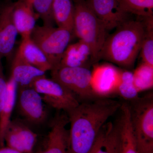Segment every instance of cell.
Instances as JSON below:
<instances>
[{
    "instance_id": "6da1fadb",
    "label": "cell",
    "mask_w": 153,
    "mask_h": 153,
    "mask_svg": "<svg viewBox=\"0 0 153 153\" xmlns=\"http://www.w3.org/2000/svg\"><path fill=\"white\" fill-rule=\"evenodd\" d=\"M122 104L108 97H97L80 102L67 113L70 124L68 153H90L103 126Z\"/></svg>"
},
{
    "instance_id": "7a4b0ae2",
    "label": "cell",
    "mask_w": 153,
    "mask_h": 153,
    "mask_svg": "<svg viewBox=\"0 0 153 153\" xmlns=\"http://www.w3.org/2000/svg\"><path fill=\"white\" fill-rule=\"evenodd\" d=\"M139 18L137 20L129 19L124 22L107 37L102 50L101 59L126 69L134 67L146 34L143 19Z\"/></svg>"
},
{
    "instance_id": "3957f363",
    "label": "cell",
    "mask_w": 153,
    "mask_h": 153,
    "mask_svg": "<svg viewBox=\"0 0 153 153\" xmlns=\"http://www.w3.org/2000/svg\"><path fill=\"white\" fill-rule=\"evenodd\" d=\"M74 16L73 33L90 47L93 64L101 59L102 50L107 30L90 8L86 0H73Z\"/></svg>"
},
{
    "instance_id": "277c9868",
    "label": "cell",
    "mask_w": 153,
    "mask_h": 153,
    "mask_svg": "<svg viewBox=\"0 0 153 153\" xmlns=\"http://www.w3.org/2000/svg\"><path fill=\"white\" fill-rule=\"evenodd\" d=\"M128 102L132 128L140 153H153V95Z\"/></svg>"
},
{
    "instance_id": "5b68a950",
    "label": "cell",
    "mask_w": 153,
    "mask_h": 153,
    "mask_svg": "<svg viewBox=\"0 0 153 153\" xmlns=\"http://www.w3.org/2000/svg\"><path fill=\"white\" fill-rule=\"evenodd\" d=\"M73 35L64 28L36 25L30 38L46 55L53 69L59 66Z\"/></svg>"
},
{
    "instance_id": "8992f818",
    "label": "cell",
    "mask_w": 153,
    "mask_h": 153,
    "mask_svg": "<svg viewBox=\"0 0 153 153\" xmlns=\"http://www.w3.org/2000/svg\"><path fill=\"white\" fill-rule=\"evenodd\" d=\"M30 86L41 95L44 102L59 111L67 113L80 103L70 91L45 74L34 79Z\"/></svg>"
},
{
    "instance_id": "52a82bcc",
    "label": "cell",
    "mask_w": 153,
    "mask_h": 153,
    "mask_svg": "<svg viewBox=\"0 0 153 153\" xmlns=\"http://www.w3.org/2000/svg\"><path fill=\"white\" fill-rule=\"evenodd\" d=\"M51 71L52 79L70 91L79 100L85 101L98 97L91 87L90 68L57 66Z\"/></svg>"
},
{
    "instance_id": "ba28073f",
    "label": "cell",
    "mask_w": 153,
    "mask_h": 153,
    "mask_svg": "<svg viewBox=\"0 0 153 153\" xmlns=\"http://www.w3.org/2000/svg\"><path fill=\"white\" fill-rule=\"evenodd\" d=\"M18 107L22 117L31 124L44 122L47 112L41 95L30 86L19 87Z\"/></svg>"
},
{
    "instance_id": "9c48e42d",
    "label": "cell",
    "mask_w": 153,
    "mask_h": 153,
    "mask_svg": "<svg viewBox=\"0 0 153 153\" xmlns=\"http://www.w3.org/2000/svg\"><path fill=\"white\" fill-rule=\"evenodd\" d=\"M37 139V134L18 120L11 121L4 137L7 146L22 153H33Z\"/></svg>"
},
{
    "instance_id": "30bf717a",
    "label": "cell",
    "mask_w": 153,
    "mask_h": 153,
    "mask_svg": "<svg viewBox=\"0 0 153 153\" xmlns=\"http://www.w3.org/2000/svg\"><path fill=\"white\" fill-rule=\"evenodd\" d=\"M120 69L112 64L94 65L91 71V85L98 97H108L116 93Z\"/></svg>"
},
{
    "instance_id": "8fae6325",
    "label": "cell",
    "mask_w": 153,
    "mask_h": 153,
    "mask_svg": "<svg viewBox=\"0 0 153 153\" xmlns=\"http://www.w3.org/2000/svg\"><path fill=\"white\" fill-rule=\"evenodd\" d=\"M92 11L107 31L116 29L129 19V14L120 9L117 0H86Z\"/></svg>"
},
{
    "instance_id": "7c38bea8",
    "label": "cell",
    "mask_w": 153,
    "mask_h": 153,
    "mask_svg": "<svg viewBox=\"0 0 153 153\" xmlns=\"http://www.w3.org/2000/svg\"><path fill=\"white\" fill-rule=\"evenodd\" d=\"M14 2L9 1L0 8V58L8 57L13 51L18 32L13 17Z\"/></svg>"
},
{
    "instance_id": "4fadbf2b",
    "label": "cell",
    "mask_w": 153,
    "mask_h": 153,
    "mask_svg": "<svg viewBox=\"0 0 153 153\" xmlns=\"http://www.w3.org/2000/svg\"><path fill=\"white\" fill-rule=\"evenodd\" d=\"M68 123L67 115L57 114L50 126L46 148L36 153H68L69 132L66 128Z\"/></svg>"
},
{
    "instance_id": "5bb4252c",
    "label": "cell",
    "mask_w": 153,
    "mask_h": 153,
    "mask_svg": "<svg viewBox=\"0 0 153 153\" xmlns=\"http://www.w3.org/2000/svg\"><path fill=\"white\" fill-rule=\"evenodd\" d=\"M13 20L22 39L30 38L36 26V17L31 0H18L14 2Z\"/></svg>"
},
{
    "instance_id": "9a60e30c",
    "label": "cell",
    "mask_w": 153,
    "mask_h": 153,
    "mask_svg": "<svg viewBox=\"0 0 153 153\" xmlns=\"http://www.w3.org/2000/svg\"><path fill=\"white\" fill-rule=\"evenodd\" d=\"M116 123L119 137V153H140L132 128L128 102H123Z\"/></svg>"
},
{
    "instance_id": "2e32d148",
    "label": "cell",
    "mask_w": 153,
    "mask_h": 153,
    "mask_svg": "<svg viewBox=\"0 0 153 153\" xmlns=\"http://www.w3.org/2000/svg\"><path fill=\"white\" fill-rule=\"evenodd\" d=\"M91 65L94 64L90 47L84 42L79 40L76 43L68 45L58 66L90 68Z\"/></svg>"
},
{
    "instance_id": "e0dca14e",
    "label": "cell",
    "mask_w": 153,
    "mask_h": 153,
    "mask_svg": "<svg viewBox=\"0 0 153 153\" xmlns=\"http://www.w3.org/2000/svg\"><path fill=\"white\" fill-rule=\"evenodd\" d=\"M45 74V72L30 64L19 49L17 50L12 63L11 76L18 87L30 86L34 79Z\"/></svg>"
},
{
    "instance_id": "ac0fdd59",
    "label": "cell",
    "mask_w": 153,
    "mask_h": 153,
    "mask_svg": "<svg viewBox=\"0 0 153 153\" xmlns=\"http://www.w3.org/2000/svg\"><path fill=\"white\" fill-rule=\"evenodd\" d=\"M89 153H119V137L116 123H106Z\"/></svg>"
},
{
    "instance_id": "d6986e66",
    "label": "cell",
    "mask_w": 153,
    "mask_h": 153,
    "mask_svg": "<svg viewBox=\"0 0 153 153\" xmlns=\"http://www.w3.org/2000/svg\"><path fill=\"white\" fill-rule=\"evenodd\" d=\"M16 82L12 77L7 82V90L0 110V147H2L4 140L5 132L6 129L11 121L16 101L17 88Z\"/></svg>"
},
{
    "instance_id": "ffe728a7",
    "label": "cell",
    "mask_w": 153,
    "mask_h": 153,
    "mask_svg": "<svg viewBox=\"0 0 153 153\" xmlns=\"http://www.w3.org/2000/svg\"><path fill=\"white\" fill-rule=\"evenodd\" d=\"M18 49L26 60L36 68L45 73L52 70L46 55L30 38L22 39Z\"/></svg>"
},
{
    "instance_id": "44dd1931",
    "label": "cell",
    "mask_w": 153,
    "mask_h": 153,
    "mask_svg": "<svg viewBox=\"0 0 153 153\" xmlns=\"http://www.w3.org/2000/svg\"><path fill=\"white\" fill-rule=\"evenodd\" d=\"M52 11L55 24L57 27L68 30L74 34V6L73 0H54Z\"/></svg>"
},
{
    "instance_id": "7402d4cb",
    "label": "cell",
    "mask_w": 153,
    "mask_h": 153,
    "mask_svg": "<svg viewBox=\"0 0 153 153\" xmlns=\"http://www.w3.org/2000/svg\"><path fill=\"white\" fill-rule=\"evenodd\" d=\"M120 9L129 15L146 18L153 16V0H117Z\"/></svg>"
},
{
    "instance_id": "603a6c76",
    "label": "cell",
    "mask_w": 153,
    "mask_h": 153,
    "mask_svg": "<svg viewBox=\"0 0 153 153\" xmlns=\"http://www.w3.org/2000/svg\"><path fill=\"white\" fill-rule=\"evenodd\" d=\"M116 93L128 101L139 97L140 93L134 84L133 72L126 69H120Z\"/></svg>"
},
{
    "instance_id": "cb8c5ba5",
    "label": "cell",
    "mask_w": 153,
    "mask_h": 153,
    "mask_svg": "<svg viewBox=\"0 0 153 153\" xmlns=\"http://www.w3.org/2000/svg\"><path fill=\"white\" fill-rule=\"evenodd\" d=\"M133 74L134 84L139 93L153 88V66L142 62Z\"/></svg>"
},
{
    "instance_id": "d4e9b609",
    "label": "cell",
    "mask_w": 153,
    "mask_h": 153,
    "mask_svg": "<svg viewBox=\"0 0 153 153\" xmlns=\"http://www.w3.org/2000/svg\"><path fill=\"white\" fill-rule=\"evenodd\" d=\"M144 21L146 34L140 52L142 62L153 66V17L147 18Z\"/></svg>"
},
{
    "instance_id": "484cf974",
    "label": "cell",
    "mask_w": 153,
    "mask_h": 153,
    "mask_svg": "<svg viewBox=\"0 0 153 153\" xmlns=\"http://www.w3.org/2000/svg\"><path fill=\"white\" fill-rule=\"evenodd\" d=\"M34 11L42 20L43 25L54 27L52 6L54 0H31Z\"/></svg>"
},
{
    "instance_id": "4316f807",
    "label": "cell",
    "mask_w": 153,
    "mask_h": 153,
    "mask_svg": "<svg viewBox=\"0 0 153 153\" xmlns=\"http://www.w3.org/2000/svg\"><path fill=\"white\" fill-rule=\"evenodd\" d=\"M7 82L3 72L1 59L0 58V110L7 90Z\"/></svg>"
},
{
    "instance_id": "83f0119b",
    "label": "cell",
    "mask_w": 153,
    "mask_h": 153,
    "mask_svg": "<svg viewBox=\"0 0 153 153\" xmlns=\"http://www.w3.org/2000/svg\"><path fill=\"white\" fill-rule=\"evenodd\" d=\"M0 153H22L16 150L7 146V147L0 148Z\"/></svg>"
}]
</instances>
